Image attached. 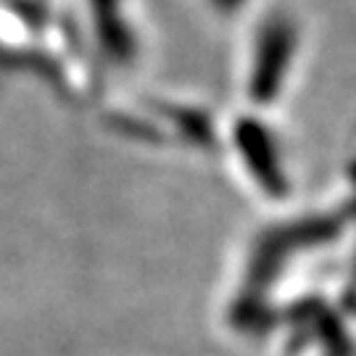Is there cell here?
Returning a JSON list of instances; mask_svg holds the SVG:
<instances>
[{
	"label": "cell",
	"instance_id": "obj_1",
	"mask_svg": "<svg viewBox=\"0 0 356 356\" xmlns=\"http://www.w3.org/2000/svg\"><path fill=\"white\" fill-rule=\"evenodd\" d=\"M238 3H243V0H214L216 8H222V11H232Z\"/></svg>",
	"mask_w": 356,
	"mask_h": 356
}]
</instances>
